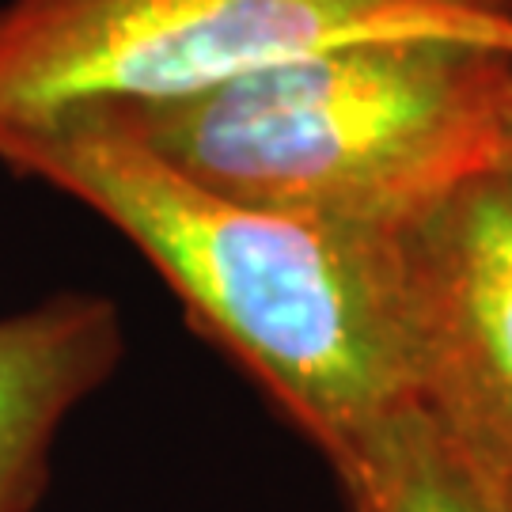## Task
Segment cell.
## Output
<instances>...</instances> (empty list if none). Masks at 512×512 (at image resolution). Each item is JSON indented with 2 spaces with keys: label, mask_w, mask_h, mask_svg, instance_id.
<instances>
[{
  "label": "cell",
  "mask_w": 512,
  "mask_h": 512,
  "mask_svg": "<svg viewBox=\"0 0 512 512\" xmlns=\"http://www.w3.org/2000/svg\"><path fill=\"white\" fill-rule=\"evenodd\" d=\"M418 399L512 475V156L395 232Z\"/></svg>",
  "instance_id": "obj_4"
},
{
  "label": "cell",
  "mask_w": 512,
  "mask_h": 512,
  "mask_svg": "<svg viewBox=\"0 0 512 512\" xmlns=\"http://www.w3.org/2000/svg\"><path fill=\"white\" fill-rule=\"evenodd\" d=\"M349 512H512V475L421 399L327 459Z\"/></svg>",
  "instance_id": "obj_6"
},
{
  "label": "cell",
  "mask_w": 512,
  "mask_h": 512,
  "mask_svg": "<svg viewBox=\"0 0 512 512\" xmlns=\"http://www.w3.org/2000/svg\"><path fill=\"white\" fill-rule=\"evenodd\" d=\"M0 164L107 220L296 429L330 459L418 399L395 232L224 198L156 156L110 107L0 129Z\"/></svg>",
  "instance_id": "obj_1"
},
{
  "label": "cell",
  "mask_w": 512,
  "mask_h": 512,
  "mask_svg": "<svg viewBox=\"0 0 512 512\" xmlns=\"http://www.w3.org/2000/svg\"><path fill=\"white\" fill-rule=\"evenodd\" d=\"M490 35L512 0H8L0 129L73 107H152L361 38Z\"/></svg>",
  "instance_id": "obj_3"
},
{
  "label": "cell",
  "mask_w": 512,
  "mask_h": 512,
  "mask_svg": "<svg viewBox=\"0 0 512 512\" xmlns=\"http://www.w3.org/2000/svg\"><path fill=\"white\" fill-rule=\"evenodd\" d=\"M122 353L126 330L107 296L57 293L0 315V512L35 505L57 429L107 384Z\"/></svg>",
  "instance_id": "obj_5"
},
{
  "label": "cell",
  "mask_w": 512,
  "mask_h": 512,
  "mask_svg": "<svg viewBox=\"0 0 512 512\" xmlns=\"http://www.w3.org/2000/svg\"><path fill=\"white\" fill-rule=\"evenodd\" d=\"M110 110L224 198L395 232L512 156V42L361 38L186 99Z\"/></svg>",
  "instance_id": "obj_2"
}]
</instances>
